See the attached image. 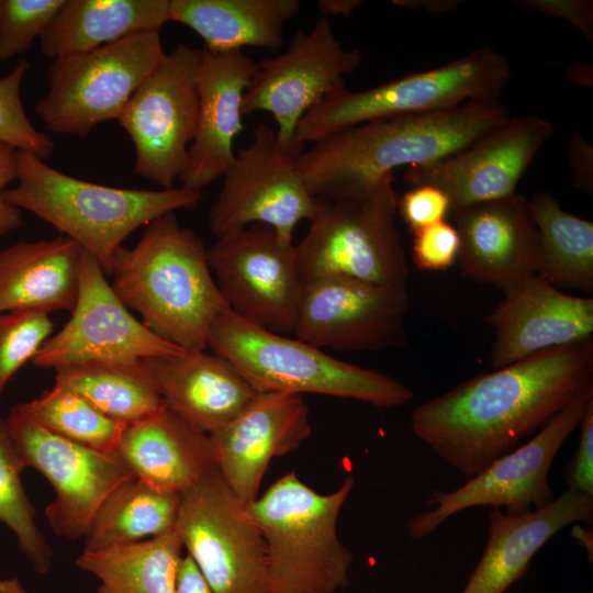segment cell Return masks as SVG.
<instances>
[{"instance_id": "cell-1", "label": "cell", "mask_w": 593, "mask_h": 593, "mask_svg": "<svg viewBox=\"0 0 593 593\" xmlns=\"http://www.w3.org/2000/svg\"><path fill=\"white\" fill-rule=\"evenodd\" d=\"M593 388V337L475 376L418 406L414 435L466 479Z\"/></svg>"}, {"instance_id": "cell-2", "label": "cell", "mask_w": 593, "mask_h": 593, "mask_svg": "<svg viewBox=\"0 0 593 593\" xmlns=\"http://www.w3.org/2000/svg\"><path fill=\"white\" fill-rule=\"evenodd\" d=\"M507 118L500 99H486L372 121L313 143L296 165L315 198L357 194L399 167L427 165L462 149Z\"/></svg>"}, {"instance_id": "cell-3", "label": "cell", "mask_w": 593, "mask_h": 593, "mask_svg": "<svg viewBox=\"0 0 593 593\" xmlns=\"http://www.w3.org/2000/svg\"><path fill=\"white\" fill-rule=\"evenodd\" d=\"M111 287L142 323L183 350H206L215 318L230 310L208 262L202 239L174 213L145 226L138 243L122 247Z\"/></svg>"}, {"instance_id": "cell-4", "label": "cell", "mask_w": 593, "mask_h": 593, "mask_svg": "<svg viewBox=\"0 0 593 593\" xmlns=\"http://www.w3.org/2000/svg\"><path fill=\"white\" fill-rule=\"evenodd\" d=\"M16 184L4 200L47 222L93 256L104 272L135 230L181 209L202 192L186 187L147 190L114 188L66 175L31 153L18 152Z\"/></svg>"}, {"instance_id": "cell-5", "label": "cell", "mask_w": 593, "mask_h": 593, "mask_svg": "<svg viewBox=\"0 0 593 593\" xmlns=\"http://www.w3.org/2000/svg\"><path fill=\"white\" fill-rule=\"evenodd\" d=\"M354 483L348 474L325 494L291 471L248 504L266 542L268 593H336L347 586L353 553L338 537L337 521Z\"/></svg>"}, {"instance_id": "cell-6", "label": "cell", "mask_w": 593, "mask_h": 593, "mask_svg": "<svg viewBox=\"0 0 593 593\" xmlns=\"http://www.w3.org/2000/svg\"><path fill=\"white\" fill-rule=\"evenodd\" d=\"M206 345L211 353L230 361L257 392L322 394L378 407L402 406L414 398L412 389L388 374L336 359L230 310L213 322Z\"/></svg>"}, {"instance_id": "cell-7", "label": "cell", "mask_w": 593, "mask_h": 593, "mask_svg": "<svg viewBox=\"0 0 593 593\" xmlns=\"http://www.w3.org/2000/svg\"><path fill=\"white\" fill-rule=\"evenodd\" d=\"M512 76L508 59L489 46L443 66L376 87L346 88L326 97L299 122L295 142L305 147L339 131L388 118L434 112L472 100L500 99Z\"/></svg>"}, {"instance_id": "cell-8", "label": "cell", "mask_w": 593, "mask_h": 593, "mask_svg": "<svg viewBox=\"0 0 593 593\" xmlns=\"http://www.w3.org/2000/svg\"><path fill=\"white\" fill-rule=\"evenodd\" d=\"M394 175L357 194L316 198L304 237L295 245L304 283L342 275L359 280L406 287L409 265L395 224Z\"/></svg>"}, {"instance_id": "cell-9", "label": "cell", "mask_w": 593, "mask_h": 593, "mask_svg": "<svg viewBox=\"0 0 593 593\" xmlns=\"http://www.w3.org/2000/svg\"><path fill=\"white\" fill-rule=\"evenodd\" d=\"M165 52L159 32L135 34L99 48L57 57L47 71V92L35 105L45 127L86 137L118 120Z\"/></svg>"}, {"instance_id": "cell-10", "label": "cell", "mask_w": 593, "mask_h": 593, "mask_svg": "<svg viewBox=\"0 0 593 593\" xmlns=\"http://www.w3.org/2000/svg\"><path fill=\"white\" fill-rule=\"evenodd\" d=\"M593 401L588 389L557 413L526 444L496 459L459 488L435 490L425 504L433 508L415 513L406 523L412 539L434 533L448 518L475 506L504 507L512 516L547 506L553 500L549 484L551 465Z\"/></svg>"}, {"instance_id": "cell-11", "label": "cell", "mask_w": 593, "mask_h": 593, "mask_svg": "<svg viewBox=\"0 0 593 593\" xmlns=\"http://www.w3.org/2000/svg\"><path fill=\"white\" fill-rule=\"evenodd\" d=\"M203 48L177 45L135 90L118 121L135 150L134 171L161 189L186 169L199 116Z\"/></svg>"}, {"instance_id": "cell-12", "label": "cell", "mask_w": 593, "mask_h": 593, "mask_svg": "<svg viewBox=\"0 0 593 593\" xmlns=\"http://www.w3.org/2000/svg\"><path fill=\"white\" fill-rule=\"evenodd\" d=\"M174 529L214 593H268L264 536L219 471L180 494Z\"/></svg>"}, {"instance_id": "cell-13", "label": "cell", "mask_w": 593, "mask_h": 593, "mask_svg": "<svg viewBox=\"0 0 593 593\" xmlns=\"http://www.w3.org/2000/svg\"><path fill=\"white\" fill-rule=\"evenodd\" d=\"M362 61L358 48H345L329 19L321 16L309 31L293 34L288 48L257 63L242 101V114L268 112L277 123V137L300 154L295 142L300 120L326 97L346 88L345 77Z\"/></svg>"}, {"instance_id": "cell-14", "label": "cell", "mask_w": 593, "mask_h": 593, "mask_svg": "<svg viewBox=\"0 0 593 593\" xmlns=\"http://www.w3.org/2000/svg\"><path fill=\"white\" fill-rule=\"evenodd\" d=\"M279 142L276 131L259 123L224 172L209 226L216 238L250 224L271 226L288 244L303 220H311L316 198L307 189L296 156Z\"/></svg>"}, {"instance_id": "cell-15", "label": "cell", "mask_w": 593, "mask_h": 593, "mask_svg": "<svg viewBox=\"0 0 593 593\" xmlns=\"http://www.w3.org/2000/svg\"><path fill=\"white\" fill-rule=\"evenodd\" d=\"M206 257L230 311L270 332L293 333L305 284L293 243L257 223L216 238Z\"/></svg>"}, {"instance_id": "cell-16", "label": "cell", "mask_w": 593, "mask_h": 593, "mask_svg": "<svg viewBox=\"0 0 593 593\" xmlns=\"http://www.w3.org/2000/svg\"><path fill=\"white\" fill-rule=\"evenodd\" d=\"M4 423L24 467L40 471L54 489L45 516L59 537L83 538L110 494L134 478L115 452L63 438L27 416L18 404Z\"/></svg>"}, {"instance_id": "cell-17", "label": "cell", "mask_w": 593, "mask_h": 593, "mask_svg": "<svg viewBox=\"0 0 593 593\" xmlns=\"http://www.w3.org/2000/svg\"><path fill=\"white\" fill-rule=\"evenodd\" d=\"M406 287L332 275L304 284L293 334L320 349L378 351L407 344Z\"/></svg>"}, {"instance_id": "cell-18", "label": "cell", "mask_w": 593, "mask_h": 593, "mask_svg": "<svg viewBox=\"0 0 593 593\" xmlns=\"http://www.w3.org/2000/svg\"><path fill=\"white\" fill-rule=\"evenodd\" d=\"M98 260L82 249L79 293L68 322L32 359L57 369L89 362H135L184 350L150 332L123 304Z\"/></svg>"}, {"instance_id": "cell-19", "label": "cell", "mask_w": 593, "mask_h": 593, "mask_svg": "<svg viewBox=\"0 0 593 593\" xmlns=\"http://www.w3.org/2000/svg\"><path fill=\"white\" fill-rule=\"evenodd\" d=\"M553 126L539 116L507 118L462 149L434 163L410 167L411 187L433 186L454 210L505 198L551 137Z\"/></svg>"}, {"instance_id": "cell-20", "label": "cell", "mask_w": 593, "mask_h": 593, "mask_svg": "<svg viewBox=\"0 0 593 593\" xmlns=\"http://www.w3.org/2000/svg\"><path fill=\"white\" fill-rule=\"evenodd\" d=\"M310 409L300 394L257 392L231 422L209 434L221 477L246 504L259 496L270 461L311 436Z\"/></svg>"}, {"instance_id": "cell-21", "label": "cell", "mask_w": 593, "mask_h": 593, "mask_svg": "<svg viewBox=\"0 0 593 593\" xmlns=\"http://www.w3.org/2000/svg\"><path fill=\"white\" fill-rule=\"evenodd\" d=\"M451 213L460 238L457 261L465 278L505 295L538 273L540 238L524 195L514 193Z\"/></svg>"}, {"instance_id": "cell-22", "label": "cell", "mask_w": 593, "mask_h": 593, "mask_svg": "<svg viewBox=\"0 0 593 593\" xmlns=\"http://www.w3.org/2000/svg\"><path fill=\"white\" fill-rule=\"evenodd\" d=\"M484 320L495 329L491 363L499 369L593 337V299L564 293L536 275L505 294Z\"/></svg>"}, {"instance_id": "cell-23", "label": "cell", "mask_w": 593, "mask_h": 593, "mask_svg": "<svg viewBox=\"0 0 593 593\" xmlns=\"http://www.w3.org/2000/svg\"><path fill=\"white\" fill-rule=\"evenodd\" d=\"M244 51L211 53L203 48L199 75V116L182 187L200 191L222 177L232 164L234 141L245 127L243 96L256 71Z\"/></svg>"}, {"instance_id": "cell-24", "label": "cell", "mask_w": 593, "mask_h": 593, "mask_svg": "<svg viewBox=\"0 0 593 593\" xmlns=\"http://www.w3.org/2000/svg\"><path fill=\"white\" fill-rule=\"evenodd\" d=\"M488 540L461 593H504L527 571L532 558L572 523H593V496L563 491L538 511L512 516L492 508Z\"/></svg>"}, {"instance_id": "cell-25", "label": "cell", "mask_w": 593, "mask_h": 593, "mask_svg": "<svg viewBox=\"0 0 593 593\" xmlns=\"http://www.w3.org/2000/svg\"><path fill=\"white\" fill-rule=\"evenodd\" d=\"M166 404L211 434L237 416L257 391L226 359L205 350L144 359Z\"/></svg>"}, {"instance_id": "cell-26", "label": "cell", "mask_w": 593, "mask_h": 593, "mask_svg": "<svg viewBox=\"0 0 593 593\" xmlns=\"http://www.w3.org/2000/svg\"><path fill=\"white\" fill-rule=\"evenodd\" d=\"M114 452L136 479L167 493L181 494L219 471L209 435L167 407L127 423Z\"/></svg>"}, {"instance_id": "cell-27", "label": "cell", "mask_w": 593, "mask_h": 593, "mask_svg": "<svg viewBox=\"0 0 593 593\" xmlns=\"http://www.w3.org/2000/svg\"><path fill=\"white\" fill-rule=\"evenodd\" d=\"M81 255V247L63 235L19 242L1 250L0 313H71L79 293Z\"/></svg>"}, {"instance_id": "cell-28", "label": "cell", "mask_w": 593, "mask_h": 593, "mask_svg": "<svg viewBox=\"0 0 593 593\" xmlns=\"http://www.w3.org/2000/svg\"><path fill=\"white\" fill-rule=\"evenodd\" d=\"M169 21L170 0H65L41 36V48L53 60L160 32Z\"/></svg>"}, {"instance_id": "cell-29", "label": "cell", "mask_w": 593, "mask_h": 593, "mask_svg": "<svg viewBox=\"0 0 593 593\" xmlns=\"http://www.w3.org/2000/svg\"><path fill=\"white\" fill-rule=\"evenodd\" d=\"M299 0H170V21L194 31L211 53L246 46L277 51Z\"/></svg>"}, {"instance_id": "cell-30", "label": "cell", "mask_w": 593, "mask_h": 593, "mask_svg": "<svg viewBox=\"0 0 593 593\" xmlns=\"http://www.w3.org/2000/svg\"><path fill=\"white\" fill-rule=\"evenodd\" d=\"M182 551L171 529L130 545L82 550L75 563L98 579L96 593H176Z\"/></svg>"}, {"instance_id": "cell-31", "label": "cell", "mask_w": 593, "mask_h": 593, "mask_svg": "<svg viewBox=\"0 0 593 593\" xmlns=\"http://www.w3.org/2000/svg\"><path fill=\"white\" fill-rule=\"evenodd\" d=\"M538 228L541 262L538 276L555 288L593 291V223L564 211L547 191L528 200Z\"/></svg>"}, {"instance_id": "cell-32", "label": "cell", "mask_w": 593, "mask_h": 593, "mask_svg": "<svg viewBox=\"0 0 593 593\" xmlns=\"http://www.w3.org/2000/svg\"><path fill=\"white\" fill-rule=\"evenodd\" d=\"M55 383L80 394L105 415L124 423L166 407L144 359L57 368Z\"/></svg>"}, {"instance_id": "cell-33", "label": "cell", "mask_w": 593, "mask_h": 593, "mask_svg": "<svg viewBox=\"0 0 593 593\" xmlns=\"http://www.w3.org/2000/svg\"><path fill=\"white\" fill-rule=\"evenodd\" d=\"M180 494L159 491L135 477L116 488L99 508L85 551L146 540L175 528Z\"/></svg>"}, {"instance_id": "cell-34", "label": "cell", "mask_w": 593, "mask_h": 593, "mask_svg": "<svg viewBox=\"0 0 593 593\" xmlns=\"http://www.w3.org/2000/svg\"><path fill=\"white\" fill-rule=\"evenodd\" d=\"M18 406L49 432L104 452H114L127 423L114 419L80 394L54 384Z\"/></svg>"}, {"instance_id": "cell-35", "label": "cell", "mask_w": 593, "mask_h": 593, "mask_svg": "<svg viewBox=\"0 0 593 593\" xmlns=\"http://www.w3.org/2000/svg\"><path fill=\"white\" fill-rule=\"evenodd\" d=\"M24 469L5 423L0 419V522L13 533L35 572L45 574L52 566L53 549L35 522L36 511L21 479Z\"/></svg>"}, {"instance_id": "cell-36", "label": "cell", "mask_w": 593, "mask_h": 593, "mask_svg": "<svg viewBox=\"0 0 593 593\" xmlns=\"http://www.w3.org/2000/svg\"><path fill=\"white\" fill-rule=\"evenodd\" d=\"M29 68L26 60H20L0 78V143L44 160L52 154L54 142L48 134L38 131L25 113L21 87Z\"/></svg>"}, {"instance_id": "cell-37", "label": "cell", "mask_w": 593, "mask_h": 593, "mask_svg": "<svg viewBox=\"0 0 593 593\" xmlns=\"http://www.w3.org/2000/svg\"><path fill=\"white\" fill-rule=\"evenodd\" d=\"M53 328L45 313H0V396L12 377L51 337Z\"/></svg>"}, {"instance_id": "cell-38", "label": "cell", "mask_w": 593, "mask_h": 593, "mask_svg": "<svg viewBox=\"0 0 593 593\" xmlns=\"http://www.w3.org/2000/svg\"><path fill=\"white\" fill-rule=\"evenodd\" d=\"M65 0H0V61L29 51Z\"/></svg>"}, {"instance_id": "cell-39", "label": "cell", "mask_w": 593, "mask_h": 593, "mask_svg": "<svg viewBox=\"0 0 593 593\" xmlns=\"http://www.w3.org/2000/svg\"><path fill=\"white\" fill-rule=\"evenodd\" d=\"M412 234L413 261L419 270L440 271L456 262L460 238L450 223L444 220Z\"/></svg>"}, {"instance_id": "cell-40", "label": "cell", "mask_w": 593, "mask_h": 593, "mask_svg": "<svg viewBox=\"0 0 593 593\" xmlns=\"http://www.w3.org/2000/svg\"><path fill=\"white\" fill-rule=\"evenodd\" d=\"M398 212L414 233L444 221L451 212L448 197L433 186H416L399 195Z\"/></svg>"}, {"instance_id": "cell-41", "label": "cell", "mask_w": 593, "mask_h": 593, "mask_svg": "<svg viewBox=\"0 0 593 593\" xmlns=\"http://www.w3.org/2000/svg\"><path fill=\"white\" fill-rule=\"evenodd\" d=\"M581 429L577 451L566 468L568 490L593 496V401L579 424Z\"/></svg>"}, {"instance_id": "cell-42", "label": "cell", "mask_w": 593, "mask_h": 593, "mask_svg": "<svg viewBox=\"0 0 593 593\" xmlns=\"http://www.w3.org/2000/svg\"><path fill=\"white\" fill-rule=\"evenodd\" d=\"M517 3L546 16L567 20L588 41H593V1L591 0H519Z\"/></svg>"}, {"instance_id": "cell-43", "label": "cell", "mask_w": 593, "mask_h": 593, "mask_svg": "<svg viewBox=\"0 0 593 593\" xmlns=\"http://www.w3.org/2000/svg\"><path fill=\"white\" fill-rule=\"evenodd\" d=\"M16 153L14 148L0 143V238L22 225L20 210L3 198L4 190L16 179Z\"/></svg>"}, {"instance_id": "cell-44", "label": "cell", "mask_w": 593, "mask_h": 593, "mask_svg": "<svg viewBox=\"0 0 593 593\" xmlns=\"http://www.w3.org/2000/svg\"><path fill=\"white\" fill-rule=\"evenodd\" d=\"M572 184L585 194L593 193V146L581 135L571 136L567 149Z\"/></svg>"}, {"instance_id": "cell-45", "label": "cell", "mask_w": 593, "mask_h": 593, "mask_svg": "<svg viewBox=\"0 0 593 593\" xmlns=\"http://www.w3.org/2000/svg\"><path fill=\"white\" fill-rule=\"evenodd\" d=\"M176 593H214L187 553L183 555L178 569Z\"/></svg>"}, {"instance_id": "cell-46", "label": "cell", "mask_w": 593, "mask_h": 593, "mask_svg": "<svg viewBox=\"0 0 593 593\" xmlns=\"http://www.w3.org/2000/svg\"><path fill=\"white\" fill-rule=\"evenodd\" d=\"M391 2L399 8L424 10L435 14L455 11L462 3L459 0H393Z\"/></svg>"}, {"instance_id": "cell-47", "label": "cell", "mask_w": 593, "mask_h": 593, "mask_svg": "<svg viewBox=\"0 0 593 593\" xmlns=\"http://www.w3.org/2000/svg\"><path fill=\"white\" fill-rule=\"evenodd\" d=\"M362 1L360 0H320L317 9L321 16L329 19V16H348L350 15Z\"/></svg>"}, {"instance_id": "cell-48", "label": "cell", "mask_w": 593, "mask_h": 593, "mask_svg": "<svg viewBox=\"0 0 593 593\" xmlns=\"http://www.w3.org/2000/svg\"><path fill=\"white\" fill-rule=\"evenodd\" d=\"M568 79L581 87L592 88L593 87V67L592 64H579L570 66L567 71Z\"/></svg>"}, {"instance_id": "cell-49", "label": "cell", "mask_w": 593, "mask_h": 593, "mask_svg": "<svg viewBox=\"0 0 593 593\" xmlns=\"http://www.w3.org/2000/svg\"><path fill=\"white\" fill-rule=\"evenodd\" d=\"M572 536L583 546L585 551L588 552V558L590 562L592 563L593 560V536L592 530L581 527L579 525H575L572 529Z\"/></svg>"}, {"instance_id": "cell-50", "label": "cell", "mask_w": 593, "mask_h": 593, "mask_svg": "<svg viewBox=\"0 0 593 593\" xmlns=\"http://www.w3.org/2000/svg\"><path fill=\"white\" fill-rule=\"evenodd\" d=\"M0 593H26L19 579H0Z\"/></svg>"}, {"instance_id": "cell-51", "label": "cell", "mask_w": 593, "mask_h": 593, "mask_svg": "<svg viewBox=\"0 0 593 593\" xmlns=\"http://www.w3.org/2000/svg\"><path fill=\"white\" fill-rule=\"evenodd\" d=\"M584 593H592V592H591V591H589V592H584Z\"/></svg>"}]
</instances>
